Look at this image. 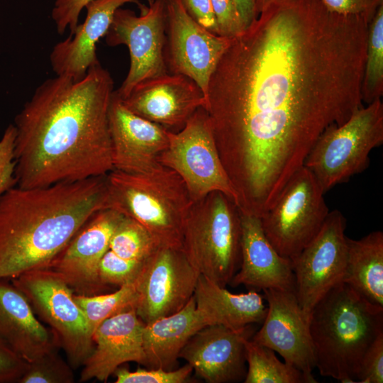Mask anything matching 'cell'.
Here are the masks:
<instances>
[{
	"label": "cell",
	"mask_w": 383,
	"mask_h": 383,
	"mask_svg": "<svg viewBox=\"0 0 383 383\" xmlns=\"http://www.w3.org/2000/svg\"><path fill=\"white\" fill-rule=\"evenodd\" d=\"M0 338L27 362L55 350L57 336L10 279H0Z\"/></svg>",
	"instance_id": "cell-23"
},
{
	"label": "cell",
	"mask_w": 383,
	"mask_h": 383,
	"mask_svg": "<svg viewBox=\"0 0 383 383\" xmlns=\"http://www.w3.org/2000/svg\"><path fill=\"white\" fill-rule=\"evenodd\" d=\"M159 163L183 180L192 202L220 192L237 206L238 196L220 158L209 117L200 107L178 132H169Z\"/></svg>",
	"instance_id": "cell-8"
},
{
	"label": "cell",
	"mask_w": 383,
	"mask_h": 383,
	"mask_svg": "<svg viewBox=\"0 0 383 383\" xmlns=\"http://www.w3.org/2000/svg\"><path fill=\"white\" fill-rule=\"evenodd\" d=\"M368 26L321 0H273L231 38L204 108L242 212L267 213L323 131L362 106Z\"/></svg>",
	"instance_id": "cell-1"
},
{
	"label": "cell",
	"mask_w": 383,
	"mask_h": 383,
	"mask_svg": "<svg viewBox=\"0 0 383 383\" xmlns=\"http://www.w3.org/2000/svg\"><path fill=\"white\" fill-rule=\"evenodd\" d=\"M188 13L201 26L218 35L211 0H181Z\"/></svg>",
	"instance_id": "cell-40"
},
{
	"label": "cell",
	"mask_w": 383,
	"mask_h": 383,
	"mask_svg": "<svg viewBox=\"0 0 383 383\" xmlns=\"http://www.w3.org/2000/svg\"><path fill=\"white\" fill-rule=\"evenodd\" d=\"M267 313L261 328L252 339L278 353L284 362L316 381L310 334V313L299 305L294 292L264 289Z\"/></svg>",
	"instance_id": "cell-16"
},
{
	"label": "cell",
	"mask_w": 383,
	"mask_h": 383,
	"mask_svg": "<svg viewBox=\"0 0 383 383\" xmlns=\"http://www.w3.org/2000/svg\"><path fill=\"white\" fill-rule=\"evenodd\" d=\"M91 0H56L52 11L57 33H64L69 28L72 34L78 25L79 16L82 9ZM151 2L152 0H148Z\"/></svg>",
	"instance_id": "cell-37"
},
{
	"label": "cell",
	"mask_w": 383,
	"mask_h": 383,
	"mask_svg": "<svg viewBox=\"0 0 383 383\" xmlns=\"http://www.w3.org/2000/svg\"><path fill=\"white\" fill-rule=\"evenodd\" d=\"M16 127L10 124L0 140V197L16 186L15 178Z\"/></svg>",
	"instance_id": "cell-34"
},
{
	"label": "cell",
	"mask_w": 383,
	"mask_h": 383,
	"mask_svg": "<svg viewBox=\"0 0 383 383\" xmlns=\"http://www.w3.org/2000/svg\"><path fill=\"white\" fill-rule=\"evenodd\" d=\"M27 362L0 338V383H18Z\"/></svg>",
	"instance_id": "cell-39"
},
{
	"label": "cell",
	"mask_w": 383,
	"mask_h": 383,
	"mask_svg": "<svg viewBox=\"0 0 383 383\" xmlns=\"http://www.w3.org/2000/svg\"><path fill=\"white\" fill-rule=\"evenodd\" d=\"M106 175L43 187L15 186L5 192L0 197V279L48 267L87 220L106 208Z\"/></svg>",
	"instance_id": "cell-3"
},
{
	"label": "cell",
	"mask_w": 383,
	"mask_h": 383,
	"mask_svg": "<svg viewBox=\"0 0 383 383\" xmlns=\"http://www.w3.org/2000/svg\"><path fill=\"white\" fill-rule=\"evenodd\" d=\"M158 247L143 226L123 215L113 232L109 249L124 259L145 262Z\"/></svg>",
	"instance_id": "cell-30"
},
{
	"label": "cell",
	"mask_w": 383,
	"mask_h": 383,
	"mask_svg": "<svg viewBox=\"0 0 383 383\" xmlns=\"http://www.w3.org/2000/svg\"><path fill=\"white\" fill-rule=\"evenodd\" d=\"M218 35L233 38L244 28L234 0H211Z\"/></svg>",
	"instance_id": "cell-36"
},
{
	"label": "cell",
	"mask_w": 383,
	"mask_h": 383,
	"mask_svg": "<svg viewBox=\"0 0 383 383\" xmlns=\"http://www.w3.org/2000/svg\"><path fill=\"white\" fill-rule=\"evenodd\" d=\"M309 328L320 374L357 383L366 351L383 333V309L340 282L313 306Z\"/></svg>",
	"instance_id": "cell-4"
},
{
	"label": "cell",
	"mask_w": 383,
	"mask_h": 383,
	"mask_svg": "<svg viewBox=\"0 0 383 383\" xmlns=\"http://www.w3.org/2000/svg\"><path fill=\"white\" fill-rule=\"evenodd\" d=\"M166 23V0H152L139 16L128 9L116 11L105 36L109 45H126L129 50V71L116 91L121 99L140 82L167 73L164 56Z\"/></svg>",
	"instance_id": "cell-11"
},
{
	"label": "cell",
	"mask_w": 383,
	"mask_h": 383,
	"mask_svg": "<svg viewBox=\"0 0 383 383\" xmlns=\"http://www.w3.org/2000/svg\"><path fill=\"white\" fill-rule=\"evenodd\" d=\"M241 224L236 204L220 192L192 203L182 231V250L198 272L221 287L240 264Z\"/></svg>",
	"instance_id": "cell-6"
},
{
	"label": "cell",
	"mask_w": 383,
	"mask_h": 383,
	"mask_svg": "<svg viewBox=\"0 0 383 383\" xmlns=\"http://www.w3.org/2000/svg\"><path fill=\"white\" fill-rule=\"evenodd\" d=\"M194 298L196 308L206 326L221 325L240 330L262 322L267 306L256 292L233 294L208 278L199 275Z\"/></svg>",
	"instance_id": "cell-24"
},
{
	"label": "cell",
	"mask_w": 383,
	"mask_h": 383,
	"mask_svg": "<svg viewBox=\"0 0 383 383\" xmlns=\"http://www.w3.org/2000/svg\"><path fill=\"white\" fill-rule=\"evenodd\" d=\"M324 194L313 173L303 166L260 218L266 237L280 255L292 259L318 233L330 212Z\"/></svg>",
	"instance_id": "cell-10"
},
{
	"label": "cell",
	"mask_w": 383,
	"mask_h": 383,
	"mask_svg": "<svg viewBox=\"0 0 383 383\" xmlns=\"http://www.w3.org/2000/svg\"><path fill=\"white\" fill-rule=\"evenodd\" d=\"M383 94V4L368 26L366 57L361 87L362 101L369 104Z\"/></svg>",
	"instance_id": "cell-28"
},
{
	"label": "cell",
	"mask_w": 383,
	"mask_h": 383,
	"mask_svg": "<svg viewBox=\"0 0 383 383\" xmlns=\"http://www.w3.org/2000/svg\"><path fill=\"white\" fill-rule=\"evenodd\" d=\"M331 13L363 16L370 23L383 0H321Z\"/></svg>",
	"instance_id": "cell-38"
},
{
	"label": "cell",
	"mask_w": 383,
	"mask_h": 383,
	"mask_svg": "<svg viewBox=\"0 0 383 383\" xmlns=\"http://www.w3.org/2000/svg\"><path fill=\"white\" fill-rule=\"evenodd\" d=\"M166 8L167 67L172 74L193 80L206 101L211 76L231 38L213 33L198 23L181 0H166Z\"/></svg>",
	"instance_id": "cell-14"
},
{
	"label": "cell",
	"mask_w": 383,
	"mask_h": 383,
	"mask_svg": "<svg viewBox=\"0 0 383 383\" xmlns=\"http://www.w3.org/2000/svg\"><path fill=\"white\" fill-rule=\"evenodd\" d=\"M109 128L114 170L143 174L162 165L158 157L168 146L169 131L128 109L113 91Z\"/></svg>",
	"instance_id": "cell-17"
},
{
	"label": "cell",
	"mask_w": 383,
	"mask_h": 383,
	"mask_svg": "<svg viewBox=\"0 0 383 383\" xmlns=\"http://www.w3.org/2000/svg\"><path fill=\"white\" fill-rule=\"evenodd\" d=\"M121 101L135 114L173 133L182 129L206 103L203 92L193 80L167 73L140 82Z\"/></svg>",
	"instance_id": "cell-18"
},
{
	"label": "cell",
	"mask_w": 383,
	"mask_h": 383,
	"mask_svg": "<svg viewBox=\"0 0 383 383\" xmlns=\"http://www.w3.org/2000/svg\"><path fill=\"white\" fill-rule=\"evenodd\" d=\"M145 262L124 259L111 250L104 255L99 267V275L105 286L118 287L133 282L139 276Z\"/></svg>",
	"instance_id": "cell-32"
},
{
	"label": "cell",
	"mask_w": 383,
	"mask_h": 383,
	"mask_svg": "<svg viewBox=\"0 0 383 383\" xmlns=\"http://www.w3.org/2000/svg\"><path fill=\"white\" fill-rule=\"evenodd\" d=\"M73 368L57 353L49 351L30 362L18 383H73Z\"/></svg>",
	"instance_id": "cell-31"
},
{
	"label": "cell",
	"mask_w": 383,
	"mask_h": 383,
	"mask_svg": "<svg viewBox=\"0 0 383 383\" xmlns=\"http://www.w3.org/2000/svg\"><path fill=\"white\" fill-rule=\"evenodd\" d=\"M249 326L233 330L221 325L206 326L188 340L179 353L196 375L209 383L244 380L246 374L244 341Z\"/></svg>",
	"instance_id": "cell-19"
},
{
	"label": "cell",
	"mask_w": 383,
	"mask_h": 383,
	"mask_svg": "<svg viewBox=\"0 0 383 383\" xmlns=\"http://www.w3.org/2000/svg\"><path fill=\"white\" fill-rule=\"evenodd\" d=\"M248 370L245 383H316L294 367L281 362L274 351L252 340L244 341Z\"/></svg>",
	"instance_id": "cell-27"
},
{
	"label": "cell",
	"mask_w": 383,
	"mask_h": 383,
	"mask_svg": "<svg viewBox=\"0 0 383 383\" xmlns=\"http://www.w3.org/2000/svg\"><path fill=\"white\" fill-rule=\"evenodd\" d=\"M346 219L339 210L330 211L316 236L292 260L295 294L310 313L332 287L343 282L348 257Z\"/></svg>",
	"instance_id": "cell-13"
},
{
	"label": "cell",
	"mask_w": 383,
	"mask_h": 383,
	"mask_svg": "<svg viewBox=\"0 0 383 383\" xmlns=\"http://www.w3.org/2000/svg\"><path fill=\"white\" fill-rule=\"evenodd\" d=\"M127 3L144 9L138 0H91L86 6L87 16L72 34L57 43L50 53L52 68L57 76L78 80L85 76L97 60L96 43L106 35L116 11Z\"/></svg>",
	"instance_id": "cell-22"
},
{
	"label": "cell",
	"mask_w": 383,
	"mask_h": 383,
	"mask_svg": "<svg viewBox=\"0 0 383 383\" xmlns=\"http://www.w3.org/2000/svg\"><path fill=\"white\" fill-rule=\"evenodd\" d=\"M255 1L234 0L244 29L257 18Z\"/></svg>",
	"instance_id": "cell-41"
},
{
	"label": "cell",
	"mask_w": 383,
	"mask_h": 383,
	"mask_svg": "<svg viewBox=\"0 0 383 383\" xmlns=\"http://www.w3.org/2000/svg\"><path fill=\"white\" fill-rule=\"evenodd\" d=\"M383 382V333L366 351L360 366L357 383Z\"/></svg>",
	"instance_id": "cell-35"
},
{
	"label": "cell",
	"mask_w": 383,
	"mask_h": 383,
	"mask_svg": "<svg viewBox=\"0 0 383 383\" xmlns=\"http://www.w3.org/2000/svg\"><path fill=\"white\" fill-rule=\"evenodd\" d=\"M10 280L39 319L54 332L72 367L82 366L94 345L85 316L70 287L48 267L24 272Z\"/></svg>",
	"instance_id": "cell-9"
},
{
	"label": "cell",
	"mask_w": 383,
	"mask_h": 383,
	"mask_svg": "<svg viewBox=\"0 0 383 383\" xmlns=\"http://www.w3.org/2000/svg\"><path fill=\"white\" fill-rule=\"evenodd\" d=\"M106 208L143 226L159 246L182 249L192 201L182 178L161 166L143 174L112 170L106 175Z\"/></svg>",
	"instance_id": "cell-5"
},
{
	"label": "cell",
	"mask_w": 383,
	"mask_h": 383,
	"mask_svg": "<svg viewBox=\"0 0 383 383\" xmlns=\"http://www.w3.org/2000/svg\"><path fill=\"white\" fill-rule=\"evenodd\" d=\"M240 215V264L230 284L262 290L294 292L292 260L280 255L270 243L263 231L260 218L241 212Z\"/></svg>",
	"instance_id": "cell-21"
},
{
	"label": "cell",
	"mask_w": 383,
	"mask_h": 383,
	"mask_svg": "<svg viewBox=\"0 0 383 383\" xmlns=\"http://www.w3.org/2000/svg\"><path fill=\"white\" fill-rule=\"evenodd\" d=\"M199 275L182 249L159 246L135 280L137 315L148 323L179 311L194 296Z\"/></svg>",
	"instance_id": "cell-12"
},
{
	"label": "cell",
	"mask_w": 383,
	"mask_h": 383,
	"mask_svg": "<svg viewBox=\"0 0 383 383\" xmlns=\"http://www.w3.org/2000/svg\"><path fill=\"white\" fill-rule=\"evenodd\" d=\"M113 79L100 63L78 80L56 75L38 87L14 119L16 186L47 187L113 170Z\"/></svg>",
	"instance_id": "cell-2"
},
{
	"label": "cell",
	"mask_w": 383,
	"mask_h": 383,
	"mask_svg": "<svg viewBox=\"0 0 383 383\" xmlns=\"http://www.w3.org/2000/svg\"><path fill=\"white\" fill-rule=\"evenodd\" d=\"M74 299L83 311L92 336L99 326L108 318L135 306V281L124 284L109 294L93 296L74 294Z\"/></svg>",
	"instance_id": "cell-29"
},
{
	"label": "cell",
	"mask_w": 383,
	"mask_h": 383,
	"mask_svg": "<svg viewBox=\"0 0 383 383\" xmlns=\"http://www.w3.org/2000/svg\"><path fill=\"white\" fill-rule=\"evenodd\" d=\"M122 216L109 208L96 212L48 265L74 294L93 296L107 288L99 278V263Z\"/></svg>",
	"instance_id": "cell-15"
},
{
	"label": "cell",
	"mask_w": 383,
	"mask_h": 383,
	"mask_svg": "<svg viewBox=\"0 0 383 383\" xmlns=\"http://www.w3.org/2000/svg\"><path fill=\"white\" fill-rule=\"evenodd\" d=\"M273 0H256L255 1V11L257 16L260 11Z\"/></svg>",
	"instance_id": "cell-42"
},
{
	"label": "cell",
	"mask_w": 383,
	"mask_h": 383,
	"mask_svg": "<svg viewBox=\"0 0 383 383\" xmlns=\"http://www.w3.org/2000/svg\"><path fill=\"white\" fill-rule=\"evenodd\" d=\"M347 243L343 282L369 303L383 309V233L372 231L359 240L348 238Z\"/></svg>",
	"instance_id": "cell-26"
},
{
	"label": "cell",
	"mask_w": 383,
	"mask_h": 383,
	"mask_svg": "<svg viewBox=\"0 0 383 383\" xmlns=\"http://www.w3.org/2000/svg\"><path fill=\"white\" fill-rule=\"evenodd\" d=\"M204 326L194 296L179 311L145 323L143 340L145 367L174 370L184 346Z\"/></svg>",
	"instance_id": "cell-25"
},
{
	"label": "cell",
	"mask_w": 383,
	"mask_h": 383,
	"mask_svg": "<svg viewBox=\"0 0 383 383\" xmlns=\"http://www.w3.org/2000/svg\"><path fill=\"white\" fill-rule=\"evenodd\" d=\"M383 143V104L379 99L357 109L343 124H332L319 135L304 166L324 193L362 172L370 153Z\"/></svg>",
	"instance_id": "cell-7"
},
{
	"label": "cell",
	"mask_w": 383,
	"mask_h": 383,
	"mask_svg": "<svg viewBox=\"0 0 383 383\" xmlns=\"http://www.w3.org/2000/svg\"><path fill=\"white\" fill-rule=\"evenodd\" d=\"M138 369L131 372L125 367H118L113 374L116 383H184L189 379L193 368L188 363L177 370Z\"/></svg>",
	"instance_id": "cell-33"
},
{
	"label": "cell",
	"mask_w": 383,
	"mask_h": 383,
	"mask_svg": "<svg viewBox=\"0 0 383 383\" xmlns=\"http://www.w3.org/2000/svg\"><path fill=\"white\" fill-rule=\"evenodd\" d=\"M145 323L134 307L104 321L92 335L93 349L82 365L79 382H106L123 363L145 366L143 331Z\"/></svg>",
	"instance_id": "cell-20"
}]
</instances>
